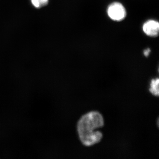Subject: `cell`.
<instances>
[{"label":"cell","instance_id":"3","mask_svg":"<svg viewBox=\"0 0 159 159\" xmlns=\"http://www.w3.org/2000/svg\"><path fill=\"white\" fill-rule=\"evenodd\" d=\"M143 30L148 36L152 37L157 36L159 31V23L154 20H149L143 25Z\"/></svg>","mask_w":159,"mask_h":159},{"label":"cell","instance_id":"4","mask_svg":"<svg viewBox=\"0 0 159 159\" xmlns=\"http://www.w3.org/2000/svg\"><path fill=\"white\" fill-rule=\"evenodd\" d=\"M159 78L152 79L150 84L149 91L155 96H159Z\"/></svg>","mask_w":159,"mask_h":159},{"label":"cell","instance_id":"5","mask_svg":"<svg viewBox=\"0 0 159 159\" xmlns=\"http://www.w3.org/2000/svg\"><path fill=\"white\" fill-rule=\"evenodd\" d=\"M31 2L35 8H40L46 6L48 3V0H31Z\"/></svg>","mask_w":159,"mask_h":159},{"label":"cell","instance_id":"1","mask_svg":"<svg viewBox=\"0 0 159 159\" xmlns=\"http://www.w3.org/2000/svg\"><path fill=\"white\" fill-rule=\"evenodd\" d=\"M103 125V117L98 112H90L83 116L77 125L80 139L83 144L90 146L100 142L102 139V133L96 129Z\"/></svg>","mask_w":159,"mask_h":159},{"label":"cell","instance_id":"2","mask_svg":"<svg viewBox=\"0 0 159 159\" xmlns=\"http://www.w3.org/2000/svg\"><path fill=\"white\" fill-rule=\"evenodd\" d=\"M107 14L113 20L121 21L124 19L126 13L125 8L121 3L114 2L109 6Z\"/></svg>","mask_w":159,"mask_h":159},{"label":"cell","instance_id":"6","mask_svg":"<svg viewBox=\"0 0 159 159\" xmlns=\"http://www.w3.org/2000/svg\"><path fill=\"white\" fill-rule=\"evenodd\" d=\"M150 49L149 48L145 49V50H144V54L145 55V56H146V57H148L149 54H150Z\"/></svg>","mask_w":159,"mask_h":159}]
</instances>
